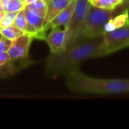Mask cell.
I'll use <instances>...</instances> for the list:
<instances>
[{"mask_svg": "<svg viewBox=\"0 0 129 129\" xmlns=\"http://www.w3.org/2000/svg\"><path fill=\"white\" fill-rule=\"evenodd\" d=\"M23 34H24V33L18 29L17 26H15L14 24L0 29V35L12 41Z\"/></svg>", "mask_w": 129, "mask_h": 129, "instance_id": "cell-13", "label": "cell"}, {"mask_svg": "<svg viewBox=\"0 0 129 129\" xmlns=\"http://www.w3.org/2000/svg\"><path fill=\"white\" fill-rule=\"evenodd\" d=\"M72 1L73 0H47V10L43 23L45 30L47 25Z\"/></svg>", "mask_w": 129, "mask_h": 129, "instance_id": "cell-10", "label": "cell"}, {"mask_svg": "<svg viewBox=\"0 0 129 129\" xmlns=\"http://www.w3.org/2000/svg\"><path fill=\"white\" fill-rule=\"evenodd\" d=\"M129 22V9L121 11L116 17H113L104 26V33L128 25Z\"/></svg>", "mask_w": 129, "mask_h": 129, "instance_id": "cell-11", "label": "cell"}, {"mask_svg": "<svg viewBox=\"0 0 129 129\" xmlns=\"http://www.w3.org/2000/svg\"><path fill=\"white\" fill-rule=\"evenodd\" d=\"M76 0L72 1L65 8H63L45 27V30L52 29L57 27H66L69 23L75 10Z\"/></svg>", "mask_w": 129, "mask_h": 129, "instance_id": "cell-9", "label": "cell"}, {"mask_svg": "<svg viewBox=\"0 0 129 129\" xmlns=\"http://www.w3.org/2000/svg\"><path fill=\"white\" fill-rule=\"evenodd\" d=\"M91 5L104 9H116L119 5L114 0H88Z\"/></svg>", "mask_w": 129, "mask_h": 129, "instance_id": "cell-15", "label": "cell"}, {"mask_svg": "<svg viewBox=\"0 0 129 129\" xmlns=\"http://www.w3.org/2000/svg\"><path fill=\"white\" fill-rule=\"evenodd\" d=\"M4 14H5V12H4V11H0V21H1V20L2 19Z\"/></svg>", "mask_w": 129, "mask_h": 129, "instance_id": "cell-23", "label": "cell"}, {"mask_svg": "<svg viewBox=\"0 0 129 129\" xmlns=\"http://www.w3.org/2000/svg\"><path fill=\"white\" fill-rule=\"evenodd\" d=\"M0 36H1V35H0Z\"/></svg>", "mask_w": 129, "mask_h": 129, "instance_id": "cell-26", "label": "cell"}, {"mask_svg": "<svg viewBox=\"0 0 129 129\" xmlns=\"http://www.w3.org/2000/svg\"><path fill=\"white\" fill-rule=\"evenodd\" d=\"M18 12H14V11H7L5 12V14L2 17V19L0 21V29L8 26L11 24H13L14 20L15 19V17Z\"/></svg>", "mask_w": 129, "mask_h": 129, "instance_id": "cell-16", "label": "cell"}, {"mask_svg": "<svg viewBox=\"0 0 129 129\" xmlns=\"http://www.w3.org/2000/svg\"><path fill=\"white\" fill-rule=\"evenodd\" d=\"M114 1L116 2V3L118 5H122V2H123V0H114Z\"/></svg>", "mask_w": 129, "mask_h": 129, "instance_id": "cell-21", "label": "cell"}, {"mask_svg": "<svg viewBox=\"0 0 129 129\" xmlns=\"http://www.w3.org/2000/svg\"><path fill=\"white\" fill-rule=\"evenodd\" d=\"M128 25H129V22H128Z\"/></svg>", "mask_w": 129, "mask_h": 129, "instance_id": "cell-25", "label": "cell"}, {"mask_svg": "<svg viewBox=\"0 0 129 129\" xmlns=\"http://www.w3.org/2000/svg\"><path fill=\"white\" fill-rule=\"evenodd\" d=\"M49 48L50 53L57 54L64 51L67 49V31L66 29L57 27L52 29L51 31L46 35L44 39Z\"/></svg>", "mask_w": 129, "mask_h": 129, "instance_id": "cell-8", "label": "cell"}, {"mask_svg": "<svg viewBox=\"0 0 129 129\" xmlns=\"http://www.w3.org/2000/svg\"><path fill=\"white\" fill-rule=\"evenodd\" d=\"M25 7H26V5L20 0H9L5 12L7 11L18 12L20 10L23 9Z\"/></svg>", "mask_w": 129, "mask_h": 129, "instance_id": "cell-18", "label": "cell"}, {"mask_svg": "<svg viewBox=\"0 0 129 129\" xmlns=\"http://www.w3.org/2000/svg\"><path fill=\"white\" fill-rule=\"evenodd\" d=\"M122 5H124L125 8H127L128 9H129V0H123Z\"/></svg>", "mask_w": 129, "mask_h": 129, "instance_id": "cell-20", "label": "cell"}, {"mask_svg": "<svg viewBox=\"0 0 129 129\" xmlns=\"http://www.w3.org/2000/svg\"><path fill=\"white\" fill-rule=\"evenodd\" d=\"M104 35L85 39L64 51L50 53L45 62V73L48 77L57 78L67 76L79 69L80 64L91 58L101 57Z\"/></svg>", "mask_w": 129, "mask_h": 129, "instance_id": "cell-1", "label": "cell"}, {"mask_svg": "<svg viewBox=\"0 0 129 129\" xmlns=\"http://www.w3.org/2000/svg\"><path fill=\"white\" fill-rule=\"evenodd\" d=\"M90 6L91 3L88 0H76L73 16L67 26L64 27L67 37V48L78 43L79 36Z\"/></svg>", "mask_w": 129, "mask_h": 129, "instance_id": "cell-4", "label": "cell"}, {"mask_svg": "<svg viewBox=\"0 0 129 129\" xmlns=\"http://www.w3.org/2000/svg\"><path fill=\"white\" fill-rule=\"evenodd\" d=\"M25 15L27 21V29L26 33L33 36V39L44 40L47 35V31L44 29L43 26L45 15L26 6L25 7Z\"/></svg>", "mask_w": 129, "mask_h": 129, "instance_id": "cell-6", "label": "cell"}, {"mask_svg": "<svg viewBox=\"0 0 129 129\" xmlns=\"http://www.w3.org/2000/svg\"><path fill=\"white\" fill-rule=\"evenodd\" d=\"M116 9H104L91 5L79 34L78 43L87 39L104 35V26L113 17Z\"/></svg>", "mask_w": 129, "mask_h": 129, "instance_id": "cell-3", "label": "cell"}, {"mask_svg": "<svg viewBox=\"0 0 129 129\" xmlns=\"http://www.w3.org/2000/svg\"><path fill=\"white\" fill-rule=\"evenodd\" d=\"M12 40H10L2 36H0V52H8L11 46Z\"/></svg>", "mask_w": 129, "mask_h": 129, "instance_id": "cell-19", "label": "cell"}, {"mask_svg": "<svg viewBox=\"0 0 129 129\" xmlns=\"http://www.w3.org/2000/svg\"><path fill=\"white\" fill-rule=\"evenodd\" d=\"M67 88L81 94H123L129 92V79H109L94 78L82 73L79 69L66 76Z\"/></svg>", "mask_w": 129, "mask_h": 129, "instance_id": "cell-2", "label": "cell"}, {"mask_svg": "<svg viewBox=\"0 0 129 129\" xmlns=\"http://www.w3.org/2000/svg\"><path fill=\"white\" fill-rule=\"evenodd\" d=\"M26 6L31 9L39 11L45 15L46 10H47V0H37Z\"/></svg>", "mask_w": 129, "mask_h": 129, "instance_id": "cell-17", "label": "cell"}, {"mask_svg": "<svg viewBox=\"0 0 129 129\" xmlns=\"http://www.w3.org/2000/svg\"><path fill=\"white\" fill-rule=\"evenodd\" d=\"M13 24L17 26L18 29L22 30L24 33H26V29H27V21L26 19V15H25V8L17 14L15 19L14 20Z\"/></svg>", "mask_w": 129, "mask_h": 129, "instance_id": "cell-14", "label": "cell"}, {"mask_svg": "<svg viewBox=\"0 0 129 129\" xmlns=\"http://www.w3.org/2000/svg\"><path fill=\"white\" fill-rule=\"evenodd\" d=\"M36 1H37V0H26V5L30 4V3H33V2H36Z\"/></svg>", "mask_w": 129, "mask_h": 129, "instance_id": "cell-22", "label": "cell"}, {"mask_svg": "<svg viewBox=\"0 0 129 129\" xmlns=\"http://www.w3.org/2000/svg\"><path fill=\"white\" fill-rule=\"evenodd\" d=\"M33 37L24 33L12 41L8 54L11 60L15 61H26L29 58V47Z\"/></svg>", "mask_w": 129, "mask_h": 129, "instance_id": "cell-7", "label": "cell"}, {"mask_svg": "<svg viewBox=\"0 0 129 129\" xmlns=\"http://www.w3.org/2000/svg\"><path fill=\"white\" fill-rule=\"evenodd\" d=\"M15 62L11 59L7 52H0V77H7L15 74L19 69L15 66Z\"/></svg>", "mask_w": 129, "mask_h": 129, "instance_id": "cell-12", "label": "cell"}, {"mask_svg": "<svg viewBox=\"0 0 129 129\" xmlns=\"http://www.w3.org/2000/svg\"><path fill=\"white\" fill-rule=\"evenodd\" d=\"M129 47V25L104 34L101 57Z\"/></svg>", "mask_w": 129, "mask_h": 129, "instance_id": "cell-5", "label": "cell"}, {"mask_svg": "<svg viewBox=\"0 0 129 129\" xmlns=\"http://www.w3.org/2000/svg\"><path fill=\"white\" fill-rule=\"evenodd\" d=\"M20 1H21L22 2H23V3L26 5V0H20Z\"/></svg>", "mask_w": 129, "mask_h": 129, "instance_id": "cell-24", "label": "cell"}]
</instances>
